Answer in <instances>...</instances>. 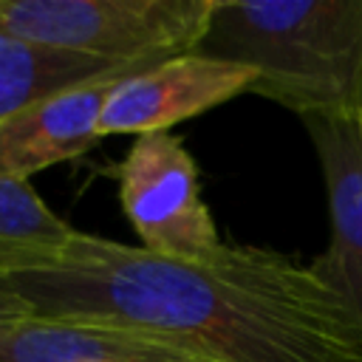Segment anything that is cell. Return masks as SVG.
Segmentation results:
<instances>
[{"mask_svg":"<svg viewBox=\"0 0 362 362\" xmlns=\"http://www.w3.org/2000/svg\"><path fill=\"white\" fill-rule=\"evenodd\" d=\"M215 0H0V34L105 59L156 65L198 45Z\"/></svg>","mask_w":362,"mask_h":362,"instance_id":"3","label":"cell"},{"mask_svg":"<svg viewBox=\"0 0 362 362\" xmlns=\"http://www.w3.org/2000/svg\"><path fill=\"white\" fill-rule=\"evenodd\" d=\"M356 127H359V136H362V99H359V107H356Z\"/></svg>","mask_w":362,"mask_h":362,"instance_id":"12","label":"cell"},{"mask_svg":"<svg viewBox=\"0 0 362 362\" xmlns=\"http://www.w3.org/2000/svg\"><path fill=\"white\" fill-rule=\"evenodd\" d=\"M252 85L255 71L187 51L124 76L105 102L99 133L102 139L161 133L184 119L201 116L240 93H249Z\"/></svg>","mask_w":362,"mask_h":362,"instance_id":"5","label":"cell"},{"mask_svg":"<svg viewBox=\"0 0 362 362\" xmlns=\"http://www.w3.org/2000/svg\"><path fill=\"white\" fill-rule=\"evenodd\" d=\"M6 280L34 317L144 328L218 362H362L339 300L272 249L178 260L79 232L51 266Z\"/></svg>","mask_w":362,"mask_h":362,"instance_id":"1","label":"cell"},{"mask_svg":"<svg viewBox=\"0 0 362 362\" xmlns=\"http://www.w3.org/2000/svg\"><path fill=\"white\" fill-rule=\"evenodd\" d=\"M139 68L150 65H113L0 34V127L51 93Z\"/></svg>","mask_w":362,"mask_h":362,"instance_id":"9","label":"cell"},{"mask_svg":"<svg viewBox=\"0 0 362 362\" xmlns=\"http://www.w3.org/2000/svg\"><path fill=\"white\" fill-rule=\"evenodd\" d=\"M116 175L122 209L141 249L178 260H209L223 252L226 243L201 195L198 164L178 136H136Z\"/></svg>","mask_w":362,"mask_h":362,"instance_id":"4","label":"cell"},{"mask_svg":"<svg viewBox=\"0 0 362 362\" xmlns=\"http://www.w3.org/2000/svg\"><path fill=\"white\" fill-rule=\"evenodd\" d=\"M144 71V68H139ZM136 71H119L51 93L0 127V175L28 181L34 173L74 161L102 141L99 119L113 88Z\"/></svg>","mask_w":362,"mask_h":362,"instance_id":"7","label":"cell"},{"mask_svg":"<svg viewBox=\"0 0 362 362\" xmlns=\"http://www.w3.org/2000/svg\"><path fill=\"white\" fill-rule=\"evenodd\" d=\"M28 317H34L28 303L8 286L6 277H0V337L8 334L11 328H17L20 322H25Z\"/></svg>","mask_w":362,"mask_h":362,"instance_id":"11","label":"cell"},{"mask_svg":"<svg viewBox=\"0 0 362 362\" xmlns=\"http://www.w3.org/2000/svg\"><path fill=\"white\" fill-rule=\"evenodd\" d=\"M76 235L28 181L0 175V277L51 266Z\"/></svg>","mask_w":362,"mask_h":362,"instance_id":"10","label":"cell"},{"mask_svg":"<svg viewBox=\"0 0 362 362\" xmlns=\"http://www.w3.org/2000/svg\"><path fill=\"white\" fill-rule=\"evenodd\" d=\"M317 150L331 238L308 269L345 308L362 345V136L356 119H303Z\"/></svg>","mask_w":362,"mask_h":362,"instance_id":"6","label":"cell"},{"mask_svg":"<svg viewBox=\"0 0 362 362\" xmlns=\"http://www.w3.org/2000/svg\"><path fill=\"white\" fill-rule=\"evenodd\" d=\"M0 362H218L156 331L28 317L0 337Z\"/></svg>","mask_w":362,"mask_h":362,"instance_id":"8","label":"cell"},{"mask_svg":"<svg viewBox=\"0 0 362 362\" xmlns=\"http://www.w3.org/2000/svg\"><path fill=\"white\" fill-rule=\"evenodd\" d=\"M192 51L255 71L249 93L303 119H354L362 0H215Z\"/></svg>","mask_w":362,"mask_h":362,"instance_id":"2","label":"cell"}]
</instances>
